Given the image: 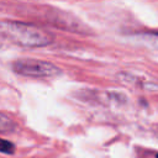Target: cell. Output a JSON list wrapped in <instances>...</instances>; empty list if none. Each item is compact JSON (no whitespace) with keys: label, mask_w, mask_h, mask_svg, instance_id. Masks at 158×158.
<instances>
[{"label":"cell","mask_w":158,"mask_h":158,"mask_svg":"<svg viewBox=\"0 0 158 158\" xmlns=\"http://www.w3.org/2000/svg\"><path fill=\"white\" fill-rule=\"evenodd\" d=\"M0 33L23 47H43L53 41L47 31L33 25L14 21H0Z\"/></svg>","instance_id":"1"},{"label":"cell","mask_w":158,"mask_h":158,"mask_svg":"<svg viewBox=\"0 0 158 158\" xmlns=\"http://www.w3.org/2000/svg\"><path fill=\"white\" fill-rule=\"evenodd\" d=\"M12 69L20 75L31 78H49L60 73L54 64L40 59H19L14 62Z\"/></svg>","instance_id":"2"},{"label":"cell","mask_w":158,"mask_h":158,"mask_svg":"<svg viewBox=\"0 0 158 158\" xmlns=\"http://www.w3.org/2000/svg\"><path fill=\"white\" fill-rule=\"evenodd\" d=\"M11 130H14V122L9 117H6L4 115H0V131L1 132H7V131H11Z\"/></svg>","instance_id":"3"},{"label":"cell","mask_w":158,"mask_h":158,"mask_svg":"<svg viewBox=\"0 0 158 158\" xmlns=\"http://www.w3.org/2000/svg\"><path fill=\"white\" fill-rule=\"evenodd\" d=\"M14 151H15V146H14L11 142L0 138V152H1V153L11 154V153H14Z\"/></svg>","instance_id":"4"},{"label":"cell","mask_w":158,"mask_h":158,"mask_svg":"<svg viewBox=\"0 0 158 158\" xmlns=\"http://www.w3.org/2000/svg\"><path fill=\"white\" fill-rule=\"evenodd\" d=\"M156 158H158V154H157V157H156Z\"/></svg>","instance_id":"5"}]
</instances>
